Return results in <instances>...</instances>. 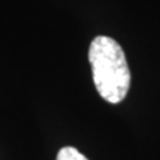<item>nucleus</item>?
Returning <instances> with one entry per match:
<instances>
[{
    "mask_svg": "<svg viewBox=\"0 0 160 160\" xmlns=\"http://www.w3.org/2000/svg\"><path fill=\"white\" fill-rule=\"evenodd\" d=\"M88 58L100 96L112 104L124 100L131 84V72L120 44L108 36H96L89 46Z\"/></svg>",
    "mask_w": 160,
    "mask_h": 160,
    "instance_id": "obj_1",
    "label": "nucleus"
},
{
    "mask_svg": "<svg viewBox=\"0 0 160 160\" xmlns=\"http://www.w3.org/2000/svg\"><path fill=\"white\" fill-rule=\"evenodd\" d=\"M56 160H88L82 152H79L75 147H64L59 151Z\"/></svg>",
    "mask_w": 160,
    "mask_h": 160,
    "instance_id": "obj_2",
    "label": "nucleus"
}]
</instances>
